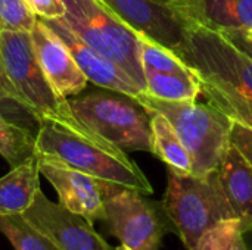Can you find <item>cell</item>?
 <instances>
[{
	"label": "cell",
	"mask_w": 252,
	"mask_h": 250,
	"mask_svg": "<svg viewBox=\"0 0 252 250\" xmlns=\"http://www.w3.org/2000/svg\"><path fill=\"white\" fill-rule=\"evenodd\" d=\"M0 68L38 124H55L81 137H99L75 118L66 97L49 83L34 56L30 32L0 31Z\"/></svg>",
	"instance_id": "6da1fadb"
},
{
	"label": "cell",
	"mask_w": 252,
	"mask_h": 250,
	"mask_svg": "<svg viewBox=\"0 0 252 250\" xmlns=\"http://www.w3.org/2000/svg\"><path fill=\"white\" fill-rule=\"evenodd\" d=\"M35 155L58 159L102 183L133 189L146 196L154 193L149 180L126 152L102 137H81L55 124H38Z\"/></svg>",
	"instance_id": "7a4b0ae2"
},
{
	"label": "cell",
	"mask_w": 252,
	"mask_h": 250,
	"mask_svg": "<svg viewBox=\"0 0 252 250\" xmlns=\"http://www.w3.org/2000/svg\"><path fill=\"white\" fill-rule=\"evenodd\" d=\"M148 111L162 113L192 159V174L207 175L217 171L229 144L232 119L213 105L168 102L140 93L134 97Z\"/></svg>",
	"instance_id": "3957f363"
},
{
	"label": "cell",
	"mask_w": 252,
	"mask_h": 250,
	"mask_svg": "<svg viewBox=\"0 0 252 250\" xmlns=\"http://www.w3.org/2000/svg\"><path fill=\"white\" fill-rule=\"evenodd\" d=\"M161 209L188 250H195L207 230L236 217L217 171L207 175H182L168 169Z\"/></svg>",
	"instance_id": "277c9868"
},
{
	"label": "cell",
	"mask_w": 252,
	"mask_h": 250,
	"mask_svg": "<svg viewBox=\"0 0 252 250\" xmlns=\"http://www.w3.org/2000/svg\"><path fill=\"white\" fill-rule=\"evenodd\" d=\"M62 21L92 49L117 63L145 93L146 83L140 57V35L102 0H62Z\"/></svg>",
	"instance_id": "5b68a950"
},
{
	"label": "cell",
	"mask_w": 252,
	"mask_h": 250,
	"mask_svg": "<svg viewBox=\"0 0 252 250\" xmlns=\"http://www.w3.org/2000/svg\"><path fill=\"white\" fill-rule=\"evenodd\" d=\"M68 103L84 127L121 150L152 153L151 115L134 97L103 88Z\"/></svg>",
	"instance_id": "8992f818"
},
{
	"label": "cell",
	"mask_w": 252,
	"mask_h": 250,
	"mask_svg": "<svg viewBox=\"0 0 252 250\" xmlns=\"http://www.w3.org/2000/svg\"><path fill=\"white\" fill-rule=\"evenodd\" d=\"M176 55L196 75L220 83L252 100V59L220 32L188 22L185 41Z\"/></svg>",
	"instance_id": "52a82bcc"
},
{
	"label": "cell",
	"mask_w": 252,
	"mask_h": 250,
	"mask_svg": "<svg viewBox=\"0 0 252 250\" xmlns=\"http://www.w3.org/2000/svg\"><path fill=\"white\" fill-rule=\"evenodd\" d=\"M102 186L108 231L127 249L159 250L164 224L157 205L137 190L109 183Z\"/></svg>",
	"instance_id": "ba28073f"
},
{
	"label": "cell",
	"mask_w": 252,
	"mask_h": 250,
	"mask_svg": "<svg viewBox=\"0 0 252 250\" xmlns=\"http://www.w3.org/2000/svg\"><path fill=\"white\" fill-rule=\"evenodd\" d=\"M22 218L58 250H115L94 231L93 224L62 205L53 203L41 190L37 192Z\"/></svg>",
	"instance_id": "9c48e42d"
},
{
	"label": "cell",
	"mask_w": 252,
	"mask_h": 250,
	"mask_svg": "<svg viewBox=\"0 0 252 250\" xmlns=\"http://www.w3.org/2000/svg\"><path fill=\"white\" fill-rule=\"evenodd\" d=\"M134 32L177 53L188 22L170 0H102Z\"/></svg>",
	"instance_id": "30bf717a"
},
{
	"label": "cell",
	"mask_w": 252,
	"mask_h": 250,
	"mask_svg": "<svg viewBox=\"0 0 252 250\" xmlns=\"http://www.w3.org/2000/svg\"><path fill=\"white\" fill-rule=\"evenodd\" d=\"M38 159L40 175H43L56 190L59 205L81 215L90 224L103 221V186L102 181L74 169L63 162L35 155Z\"/></svg>",
	"instance_id": "8fae6325"
},
{
	"label": "cell",
	"mask_w": 252,
	"mask_h": 250,
	"mask_svg": "<svg viewBox=\"0 0 252 250\" xmlns=\"http://www.w3.org/2000/svg\"><path fill=\"white\" fill-rule=\"evenodd\" d=\"M30 38L41 71L61 96H77L87 87L89 80L81 72L68 47L40 18H37L30 31Z\"/></svg>",
	"instance_id": "7c38bea8"
},
{
	"label": "cell",
	"mask_w": 252,
	"mask_h": 250,
	"mask_svg": "<svg viewBox=\"0 0 252 250\" xmlns=\"http://www.w3.org/2000/svg\"><path fill=\"white\" fill-rule=\"evenodd\" d=\"M41 21L63 41V44L71 52L74 60L80 66L81 72L90 83L100 88L118 91L130 97H136L140 93H143L139 88V85L117 63L100 55L97 50L92 49L78 35H75L69 29V27L62 21V18Z\"/></svg>",
	"instance_id": "4fadbf2b"
},
{
	"label": "cell",
	"mask_w": 252,
	"mask_h": 250,
	"mask_svg": "<svg viewBox=\"0 0 252 250\" xmlns=\"http://www.w3.org/2000/svg\"><path fill=\"white\" fill-rule=\"evenodd\" d=\"M170 4L186 22L213 31L252 29V0H170Z\"/></svg>",
	"instance_id": "5bb4252c"
},
{
	"label": "cell",
	"mask_w": 252,
	"mask_h": 250,
	"mask_svg": "<svg viewBox=\"0 0 252 250\" xmlns=\"http://www.w3.org/2000/svg\"><path fill=\"white\" fill-rule=\"evenodd\" d=\"M217 172L236 217L245 222H252V165L232 143Z\"/></svg>",
	"instance_id": "9a60e30c"
},
{
	"label": "cell",
	"mask_w": 252,
	"mask_h": 250,
	"mask_svg": "<svg viewBox=\"0 0 252 250\" xmlns=\"http://www.w3.org/2000/svg\"><path fill=\"white\" fill-rule=\"evenodd\" d=\"M40 190L38 159L34 155L0 178V217L22 215Z\"/></svg>",
	"instance_id": "2e32d148"
},
{
	"label": "cell",
	"mask_w": 252,
	"mask_h": 250,
	"mask_svg": "<svg viewBox=\"0 0 252 250\" xmlns=\"http://www.w3.org/2000/svg\"><path fill=\"white\" fill-rule=\"evenodd\" d=\"M146 109V108H145ZM148 111V109H146ZM151 115V133H152V155L159 158L168 169L189 175L192 174V159L174 131L170 121L159 112L148 111Z\"/></svg>",
	"instance_id": "e0dca14e"
},
{
	"label": "cell",
	"mask_w": 252,
	"mask_h": 250,
	"mask_svg": "<svg viewBox=\"0 0 252 250\" xmlns=\"http://www.w3.org/2000/svg\"><path fill=\"white\" fill-rule=\"evenodd\" d=\"M146 94L168 102H193L201 94V81L196 74L159 72L143 69Z\"/></svg>",
	"instance_id": "ac0fdd59"
},
{
	"label": "cell",
	"mask_w": 252,
	"mask_h": 250,
	"mask_svg": "<svg viewBox=\"0 0 252 250\" xmlns=\"http://www.w3.org/2000/svg\"><path fill=\"white\" fill-rule=\"evenodd\" d=\"M195 250H252V222L235 217L207 230Z\"/></svg>",
	"instance_id": "d6986e66"
},
{
	"label": "cell",
	"mask_w": 252,
	"mask_h": 250,
	"mask_svg": "<svg viewBox=\"0 0 252 250\" xmlns=\"http://www.w3.org/2000/svg\"><path fill=\"white\" fill-rule=\"evenodd\" d=\"M201 81V94L207 97L210 105L220 109L230 119L245 124L252 128V100L236 93L235 90L199 77Z\"/></svg>",
	"instance_id": "ffe728a7"
},
{
	"label": "cell",
	"mask_w": 252,
	"mask_h": 250,
	"mask_svg": "<svg viewBox=\"0 0 252 250\" xmlns=\"http://www.w3.org/2000/svg\"><path fill=\"white\" fill-rule=\"evenodd\" d=\"M35 155V136L9 121L0 111V156L10 168L21 165Z\"/></svg>",
	"instance_id": "44dd1931"
},
{
	"label": "cell",
	"mask_w": 252,
	"mask_h": 250,
	"mask_svg": "<svg viewBox=\"0 0 252 250\" xmlns=\"http://www.w3.org/2000/svg\"><path fill=\"white\" fill-rule=\"evenodd\" d=\"M0 233L7 237L15 250H58L50 240L32 228L22 215L0 217Z\"/></svg>",
	"instance_id": "7402d4cb"
},
{
	"label": "cell",
	"mask_w": 252,
	"mask_h": 250,
	"mask_svg": "<svg viewBox=\"0 0 252 250\" xmlns=\"http://www.w3.org/2000/svg\"><path fill=\"white\" fill-rule=\"evenodd\" d=\"M140 57L143 69H154L159 72H176L185 75H193L195 71L185 63L170 49L140 35Z\"/></svg>",
	"instance_id": "603a6c76"
},
{
	"label": "cell",
	"mask_w": 252,
	"mask_h": 250,
	"mask_svg": "<svg viewBox=\"0 0 252 250\" xmlns=\"http://www.w3.org/2000/svg\"><path fill=\"white\" fill-rule=\"evenodd\" d=\"M35 21L25 0H0V31L30 32Z\"/></svg>",
	"instance_id": "cb8c5ba5"
},
{
	"label": "cell",
	"mask_w": 252,
	"mask_h": 250,
	"mask_svg": "<svg viewBox=\"0 0 252 250\" xmlns=\"http://www.w3.org/2000/svg\"><path fill=\"white\" fill-rule=\"evenodd\" d=\"M230 143L247 158L252 165V128L232 119L230 127Z\"/></svg>",
	"instance_id": "d4e9b609"
},
{
	"label": "cell",
	"mask_w": 252,
	"mask_h": 250,
	"mask_svg": "<svg viewBox=\"0 0 252 250\" xmlns=\"http://www.w3.org/2000/svg\"><path fill=\"white\" fill-rule=\"evenodd\" d=\"M28 7L37 18L58 19L65 15V4L62 0H25Z\"/></svg>",
	"instance_id": "484cf974"
},
{
	"label": "cell",
	"mask_w": 252,
	"mask_h": 250,
	"mask_svg": "<svg viewBox=\"0 0 252 250\" xmlns=\"http://www.w3.org/2000/svg\"><path fill=\"white\" fill-rule=\"evenodd\" d=\"M239 52L252 59V29L250 28H227L217 31Z\"/></svg>",
	"instance_id": "4316f807"
},
{
	"label": "cell",
	"mask_w": 252,
	"mask_h": 250,
	"mask_svg": "<svg viewBox=\"0 0 252 250\" xmlns=\"http://www.w3.org/2000/svg\"><path fill=\"white\" fill-rule=\"evenodd\" d=\"M15 103L16 106H19L22 111L27 112V106L25 102L21 99V96L16 93V90L13 88V85L9 83V80L6 78V75L3 74L1 68H0V103Z\"/></svg>",
	"instance_id": "83f0119b"
},
{
	"label": "cell",
	"mask_w": 252,
	"mask_h": 250,
	"mask_svg": "<svg viewBox=\"0 0 252 250\" xmlns=\"http://www.w3.org/2000/svg\"><path fill=\"white\" fill-rule=\"evenodd\" d=\"M115 250H130V249H127L126 246H123V245H121V246H118Z\"/></svg>",
	"instance_id": "f1b7e54d"
}]
</instances>
